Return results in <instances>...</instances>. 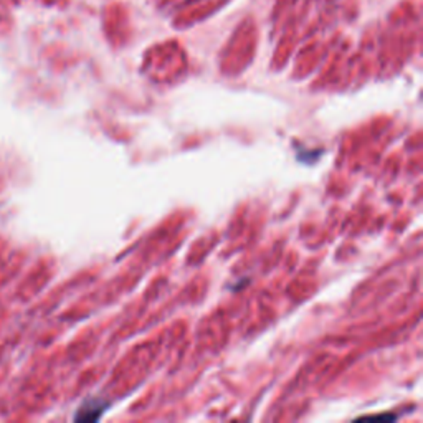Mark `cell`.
Masks as SVG:
<instances>
[{
  "mask_svg": "<svg viewBox=\"0 0 423 423\" xmlns=\"http://www.w3.org/2000/svg\"><path fill=\"white\" fill-rule=\"evenodd\" d=\"M94 403L96 402H93L89 408L87 407V405L81 407L78 415H76V420H96V418L100 417V413L103 412V405H100V407H94Z\"/></svg>",
  "mask_w": 423,
  "mask_h": 423,
  "instance_id": "obj_1",
  "label": "cell"
}]
</instances>
